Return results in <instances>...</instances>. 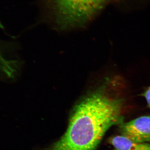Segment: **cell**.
<instances>
[{"instance_id":"5","label":"cell","mask_w":150,"mask_h":150,"mask_svg":"<svg viewBox=\"0 0 150 150\" xmlns=\"http://www.w3.org/2000/svg\"><path fill=\"white\" fill-rule=\"evenodd\" d=\"M143 96L146 98L148 105L150 107V87L144 93Z\"/></svg>"},{"instance_id":"4","label":"cell","mask_w":150,"mask_h":150,"mask_svg":"<svg viewBox=\"0 0 150 150\" xmlns=\"http://www.w3.org/2000/svg\"><path fill=\"white\" fill-rule=\"evenodd\" d=\"M108 143L113 150H150V143L134 142L121 135L110 137Z\"/></svg>"},{"instance_id":"2","label":"cell","mask_w":150,"mask_h":150,"mask_svg":"<svg viewBox=\"0 0 150 150\" xmlns=\"http://www.w3.org/2000/svg\"><path fill=\"white\" fill-rule=\"evenodd\" d=\"M52 16L61 28L86 24L106 0H47Z\"/></svg>"},{"instance_id":"1","label":"cell","mask_w":150,"mask_h":150,"mask_svg":"<svg viewBox=\"0 0 150 150\" xmlns=\"http://www.w3.org/2000/svg\"><path fill=\"white\" fill-rule=\"evenodd\" d=\"M121 99L97 93L75 106L67 131L46 150H95L110 127L123 122Z\"/></svg>"},{"instance_id":"3","label":"cell","mask_w":150,"mask_h":150,"mask_svg":"<svg viewBox=\"0 0 150 150\" xmlns=\"http://www.w3.org/2000/svg\"><path fill=\"white\" fill-rule=\"evenodd\" d=\"M121 135L134 142L150 143V116H143L119 125Z\"/></svg>"}]
</instances>
